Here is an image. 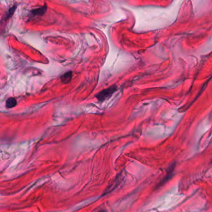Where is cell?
Segmentation results:
<instances>
[{
    "instance_id": "6da1fadb",
    "label": "cell",
    "mask_w": 212,
    "mask_h": 212,
    "mask_svg": "<svg viewBox=\"0 0 212 212\" xmlns=\"http://www.w3.org/2000/svg\"><path fill=\"white\" fill-rule=\"evenodd\" d=\"M117 91V86L113 85L108 89L101 90L95 95V98L99 101H103L112 97L113 94Z\"/></svg>"
},
{
    "instance_id": "7a4b0ae2",
    "label": "cell",
    "mask_w": 212,
    "mask_h": 212,
    "mask_svg": "<svg viewBox=\"0 0 212 212\" xmlns=\"http://www.w3.org/2000/svg\"><path fill=\"white\" fill-rule=\"evenodd\" d=\"M175 167H176V162H174L168 167L166 174L165 175L164 177L162 178V179L161 180V181L158 183V185L156 186V188L162 187L163 185H164L165 183H166L168 181H169V180L172 178L174 172Z\"/></svg>"
},
{
    "instance_id": "3957f363",
    "label": "cell",
    "mask_w": 212,
    "mask_h": 212,
    "mask_svg": "<svg viewBox=\"0 0 212 212\" xmlns=\"http://www.w3.org/2000/svg\"><path fill=\"white\" fill-rule=\"evenodd\" d=\"M47 4H45L44 6H41L39 8H36L35 10H32L31 11V13L32 14V15L34 16H41L44 15V13L47 11Z\"/></svg>"
},
{
    "instance_id": "277c9868",
    "label": "cell",
    "mask_w": 212,
    "mask_h": 212,
    "mask_svg": "<svg viewBox=\"0 0 212 212\" xmlns=\"http://www.w3.org/2000/svg\"><path fill=\"white\" fill-rule=\"evenodd\" d=\"M72 75H73V73L72 71L67 72L66 73H64V74H63L61 77V82L64 85H67V84H69L72 80Z\"/></svg>"
},
{
    "instance_id": "5b68a950",
    "label": "cell",
    "mask_w": 212,
    "mask_h": 212,
    "mask_svg": "<svg viewBox=\"0 0 212 212\" xmlns=\"http://www.w3.org/2000/svg\"><path fill=\"white\" fill-rule=\"evenodd\" d=\"M17 105V100L14 97H10L6 101V107L8 109L15 107Z\"/></svg>"
},
{
    "instance_id": "8992f818",
    "label": "cell",
    "mask_w": 212,
    "mask_h": 212,
    "mask_svg": "<svg viewBox=\"0 0 212 212\" xmlns=\"http://www.w3.org/2000/svg\"><path fill=\"white\" fill-rule=\"evenodd\" d=\"M16 8H17V6H16H16L15 5V6H12V7L10 9V10H9V13H8V15L9 17H11V16H12V15H13L14 13H15V10H16Z\"/></svg>"
},
{
    "instance_id": "52a82bcc",
    "label": "cell",
    "mask_w": 212,
    "mask_h": 212,
    "mask_svg": "<svg viewBox=\"0 0 212 212\" xmlns=\"http://www.w3.org/2000/svg\"><path fill=\"white\" fill-rule=\"evenodd\" d=\"M99 212H105V211H99Z\"/></svg>"
}]
</instances>
